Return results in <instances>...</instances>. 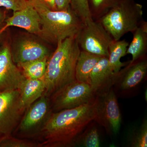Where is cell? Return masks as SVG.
<instances>
[{
  "label": "cell",
  "mask_w": 147,
  "mask_h": 147,
  "mask_svg": "<svg viewBox=\"0 0 147 147\" xmlns=\"http://www.w3.org/2000/svg\"><path fill=\"white\" fill-rule=\"evenodd\" d=\"M97 98L76 108L52 112L39 134L40 146H74L76 139L96 116Z\"/></svg>",
  "instance_id": "1"
},
{
  "label": "cell",
  "mask_w": 147,
  "mask_h": 147,
  "mask_svg": "<svg viewBox=\"0 0 147 147\" xmlns=\"http://www.w3.org/2000/svg\"><path fill=\"white\" fill-rule=\"evenodd\" d=\"M81 52L76 36L59 42L47 61L45 75L44 94L51 96L67 84L76 80L75 69Z\"/></svg>",
  "instance_id": "2"
},
{
  "label": "cell",
  "mask_w": 147,
  "mask_h": 147,
  "mask_svg": "<svg viewBox=\"0 0 147 147\" xmlns=\"http://www.w3.org/2000/svg\"><path fill=\"white\" fill-rule=\"evenodd\" d=\"M40 18L41 31L38 36L57 45L59 42L76 36L83 27L82 20L71 7L53 10L42 0H29Z\"/></svg>",
  "instance_id": "3"
},
{
  "label": "cell",
  "mask_w": 147,
  "mask_h": 147,
  "mask_svg": "<svg viewBox=\"0 0 147 147\" xmlns=\"http://www.w3.org/2000/svg\"><path fill=\"white\" fill-rule=\"evenodd\" d=\"M142 5L134 0H121L97 20L114 40H120L127 33H132L143 19Z\"/></svg>",
  "instance_id": "4"
},
{
  "label": "cell",
  "mask_w": 147,
  "mask_h": 147,
  "mask_svg": "<svg viewBox=\"0 0 147 147\" xmlns=\"http://www.w3.org/2000/svg\"><path fill=\"white\" fill-rule=\"evenodd\" d=\"M96 98L89 84L75 80L55 92L50 98L52 112L56 113L79 107Z\"/></svg>",
  "instance_id": "5"
},
{
  "label": "cell",
  "mask_w": 147,
  "mask_h": 147,
  "mask_svg": "<svg viewBox=\"0 0 147 147\" xmlns=\"http://www.w3.org/2000/svg\"><path fill=\"white\" fill-rule=\"evenodd\" d=\"M76 38L81 50L108 57V47L113 39L99 21L91 18L84 22Z\"/></svg>",
  "instance_id": "6"
},
{
  "label": "cell",
  "mask_w": 147,
  "mask_h": 147,
  "mask_svg": "<svg viewBox=\"0 0 147 147\" xmlns=\"http://www.w3.org/2000/svg\"><path fill=\"white\" fill-rule=\"evenodd\" d=\"M25 110L18 90L0 92V138L11 136Z\"/></svg>",
  "instance_id": "7"
},
{
  "label": "cell",
  "mask_w": 147,
  "mask_h": 147,
  "mask_svg": "<svg viewBox=\"0 0 147 147\" xmlns=\"http://www.w3.org/2000/svg\"><path fill=\"white\" fill-rule=\"evenodd\" d=\"M96 97L97 107L95 121L103 127L109 135H116L120 128L121 116L113 87Z\"/></svg>",
  "instance_id": "8"
},
{
  "label": "cell",
  "mask_w": 147,
  "mask_h": 147,
  "mask_svg": "<svg viewBox=\"0 0 147 147\" xmlns=\"http://www.w3.org/2000/svg\"><path fill=\"white\" fill-rule=\"evenodd\" d=\"M146 55L130 62L116 73L113 88L116 95H129L139 87L146 76Z\"/></svg>",
  "instance_id": "9"
},
{
  "label": "cell",
  "mask_w": 147,
  "mask_h": 147,
  "mask_svg": "<svg viewBox=\"0 0 147 147\" xmlns=\"http://www.w3.org/2000/svg\"><path fill=\"white\" fill-rule=\"evenodd\" d=\"M18 125L19 132L26 136L39 134L52 113L50 97L44 94L25 110Z\"/></svg>",
  "instance_id": "10"
},
{
  "label": "cell",
  "mask_w": 147,
  "mask_h": 147,
  "mask_svg": "<svg viewBox=\"0 0 147 147\" xmlns=\"http://www.w3.org/2000/svg\"><path fill=\"white\" fill-rule=\"evenodd\" d=\"M26 79L13 62L8 44L0 45V92L18 90Z\"/></svg>",
  "instance_id": "11"
},
{
  "label": "cell",
  "mask_w": 147,
  "mask_h": 147,
  "mask_svg": "<svg viewBox=\"0 0 147 147\" xmlns=\"http://www.w3.org/2000/svg\"><path fill=\"white\" fill-rule=\"evenodd\" d=\"M14 63L20 64L50 57L47 47L31 38H22L17 40L11 50Z\"/></svg>",
  "instance_id": "12"
},
{
  "label": "cell",
  "mask_w": 147,
  "mask_h": 147,
  "mask_svg": "<svg viewBox=\"0 0 147 147\" xmlns=\"http://www.w3.org/2000/svg\"><path fill=\"white\" fill-rule=\"evenodd\" d=\"M11 26L25 29L30 33L38 36L41 31L39 15L30 3L26 8L14 11L12 16L5 19L3 26L0 29V34Z\"/></svg>",
  "instance_id": "13"
},
{
  "label": "cell",
  "mask_w": 147,
  "mask_h": 147,
  "mask_svg": "<svg viewBox=\"0 0 147 147\" xmlns=\"http://www.w3.org/2000/svg\"><path fill=\"white\" fill-rule=\"evenodd\" d=\"M116 73L110 65L108 57H101L93 69L90 76V85L96 96L113 87Z\"/></svg>",
  "instance_id": "14"
},
{
  "label": "cell",
  "mask_w": 147,
  "mask_h": 147,
  "mask_svg": "<svg viewBox=\"0 0 147 147\" xmlns=\"http://www.w3.org/2000/svg\"><path fill=\"white\" fill-rule=\"evenodd\" d=\"M21 103L25 110L44 94L45 82L42 79H26L19 89Z\"/></svg>",
  "instance_id": "15"
},
{
  "label": "cell",
  "mask_w": 147,
  "mask_h": 147,
  "mask_svg": "<svg viewBox=\"0 0 147 147\" xmlns=\"http://www.w3.org/2000/svg\"><path fill=\"white\" fill-rule=\"evenodd\" d=\"M133 37L129 44L126 54L131 55L132 63L146 56L147 50V23L142 21L139 26L132 32Z\"/></svg>",
  "instance_id": "16"
},
{
  "label": "cell",
  "mask_w": 147,
  "mask_h": 147,
  "mask_svg": "<svg viewBox=\"0 0 147 147\" xmlns=\"http://www.w3.org/2000/svg\"><path fill=\"white\" fill-rule=\"evenodd\" d=\"M101 57L81 50L75 69L76 80L90 85V74Z\"/></svg>",
  "instance_id": "17"
},
{
  "label": "cell",
  "mask_w": 147,
  "mask_h": 147,
  "mask_svg": "<svg viewBox=\"0 0 147 147\" xmlns=\"http://www.w3.org/2000/svg\"><path fill=\"white\" fill-rule=\"evenodd\" d=\"M129 42L125 40H113L110 42L108 47V60L113 71L117 73L122 67L125 66L129 63L122 62L121 58L127 55L126 52L129 45Z\"/></svg>",
  "instance_id": "18"
},
{
  "label": "cell",
  "mask_w": 147,
  "mask_h": 147,
  "mask_svg": "<svg viewBox=\"0 0 147 147\" xmlns=\"http://www.w3.org/2000/svg\"><path fill=\"white\" fill-rule=\"evenodd\" d=\"M49 58L18 64L17 65L26 79H42L46 71Z\"/></svg>",
  "instance_id": "19"
},
{
  "label": "cell",
  "mask_w": 147,
  "mask_h": 147,
  "mask_svg": "<svg viewBox=\"0 0 147 147\" xmlns=\"http://www.w3.org/2000/svg\"><path fill=\"white\" fill-rule=\"evenodd\" d=\"M100 134L96 122L92 121L76 139L74 146L85 147L100 146Z\"/></svg>",
  "instance_id": "20"
},
{
  "label": "cell",
  "mask_w": 147,
  "mask_h": 147,
  "mask_svg": "<svg viewBox=\"0 0 147 147\" xmlns=\"http://www.w3.org/2000/svg\"><path fill=\"white\" fill-rule=\"evenodd\" d=\"M92 18L97 21L121 0H88Z\"/></svg>",
  "instance_id": "21"
},
{
  "label": "cell",
  "mask_w": 147,
  "mask_h": 147,
  "mask_svg": "<svg viewBox=\"0 0 147 147\" xmlns=\"http://www.w3.org/2000/svg\"><path fill=\"white\" fill-rule=\"evenodd\" d=\"M70 7L83 23L92 18L88 0H71Z\"/></svg>",
  "instance_id": "22"
},
{
  "label": "cell",
  "mask_w": 147,
  "mask_h": 147,
  "mask_svg": "<svg viewBox=\"0 0 147 147\" xmlns=\"http://www.w3.org/2000/svg\"><path fill=\"white\" fill-rule=\"evenodd\" d=\"M129 145L132 147H147V121L145 119L139 129L134 132L129 141Z\"/></svg>",
  "instance_id": "23"
},
{
  "label": "cell",
  "mask_w": 147,
  "mask_h": 147,
  "mask_svg": "<svg viewBox=\"0 0 147 147\" xmlns=\"http://www.w3.org/2000/svg\"><path fill=\"white\" fill-rule=\"evenodd\" d=\"M0 147H40V144L24 139H16L10 136L2 139Z\"/></svg>",
  "instance_id": "24"
},
{
  "label": "cell",
  "mask_w": 147,
  "mask_h": 147,
  "mask_svg": "<svg viewBox=\"0 0 147 147\" xmlns=\"http://www.w3.org/2000/svg\"><path fill=\"white\" fill-rule=\"evenodd\" d=\"M30 4L29 0H0V8L4 7L14 12L26 8Z\"/></svg>",
  "instance_id": "25"
},
{
  "label": "cell",
  "mask_w": 147,
  "mask_h": 147,
  "mask_svg": "<svg viewBox=\"0 0 147 147\" xmlns=\"http://www.w3.org/2000/svg\"><path fill=\"white\" fill-rule=\"evenodd\" d=\"M57 10H65L70 7L71 0H55Z\"/></svg>",
  "instance_id": "26"
},
{
  "label": "cell",
  "mask_w": 147,
  "mask_h": 147,
  "mask_svg": "<svg viewBox=\"0 0 147 147\" xmlns=\"http://www.w3.org/2000/svg\"><path fill=\"white\" fill-rule=\"evenodd\" d=\"M42 1L44 2L45 4L50 9L53 10H57V6H56V3L55 0H42Z\"/></svg>",
  "instance_id": "27"
},
{
  "label": "cell",
  "mask_w": 147,
  "mask_h": 147,
  "mask_svg": "<svg viewBox=\"0 0 147 147\" xmlns=\"http://www.w3.org/2000/svg\"><path fill=\"white\" fill-rule=\"evenodd\" d=\"M6 19V14L4 11L0 9V29L2 28Z\"/></svg>",
  "instance_id": "28"
},
{
  "label": "cell",
  "mask_w": 147,
  "mask_h": 147,
  "mask_svg": "<svg viewBox=\"0 0 147 147\" xmlns=\"http://www.w3.org/2000/svg\"><path fill=\"white\" fill-rule=\"evenodd\" d=\"M3 34H0V43L1 42L2 40V38L3 37Z\"/></svg>",
  "instance_id": "29"
},
{
  "label": "cell",
  "mask_w": 147,
  "mask_h": 147,
  "mask_svg": "<svg viewBox=\"0 0 147 147\" xmlns=\"http://www.w3.org/2000/svg\"><path fill=\"white\" fill-rule=\"evenodd\" d=\"M2 139V138H0V144H1V142Z\"/></svg>",
  "instance_id": "30"
}]
</instances>
